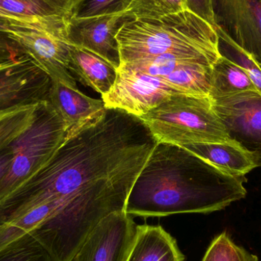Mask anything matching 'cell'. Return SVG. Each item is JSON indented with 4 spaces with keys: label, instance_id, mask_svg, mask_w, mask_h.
I'll list each match as a JSON object with an SVG mask.
<instances>
[{
    "label": "cell",
    "instance_id": "6da1fadb",
    "mask_svg": "<svg viewBox=\"0 0 261 261\" xmlns=\"http://www.w3.org/2000/svg\"><path fill=\"white\" fill-rule=\"evenodd\" d=\"M156 143L140 118L107 109L96 120L66 137L36 174L0 202V225L50 201H59L63 207L74 201L130 193Z\"/></svg>",
    "mask_w": 261,
    "mask_h": 261
},
{
    "label": "cell",
    "instance_id": "7a4b0ae2",
    "mask_svg": "<svg viewBox=\"0 0 261 261\" xmlns=\"http://www.w3.org/2000/svg\"><path fill=\"white\" fill-rule=\"evenodd\" d=\"M245 181L185 147L156 143L132 187L125 211L144 218L210 214L245 198Z\"/></svg>",
    "mask_w": 261,
    "mask_h": 261
},
{
    "label": "cell",
    "instance_id": "3957f363",
    "mask_svg": "<svg viewBox=\"0 0 261 261\" xmlns=\"http://www.w3.org/2000/svg\"><path fill=\"white\" fill-rule=\"evenodd\" d=\"M117 39L121 64L164 54L197 57L214 63L221 56L216 29L189 9L161 18L130 20Z\"/></svg>",
    "mask_w": 261,
    "mask_h": 261
},
{
    "label": "cell",
    "instance_id": "277c9868",
    "mask_svg": "<svg viewBox=\"0 0 261 261\" xmlns=\"http://www.w3.org/2000/svg\"><path fill=\"white\" fill-rule=\"evenodd\" d=\"M158 143L182 146L229 141L210 96H171L140 117Z\"/></svg>",
    "mask_w": 261,
    "mask_h": 261
},
{
    "label": "cell",
    "instance_id": "5b68a950",
    "mask_svg": "<svg viewBox=\"0 0 261 261\" xmlns=\"http://www.w3.org/2000/svg\"><path fill=\"white\" fill-rule=\"evenodd\" d=\"M67 136V126L48 101L41 102L30 126L12 142L15 156L0 181V202L36 174Z\"/></svg>",
    "mask_w": 261,
    "mask_h": 261
},
{
    "label": "cell",
    "instance_id": "8992f818",
    "mask_svg": "<svg viewBox=\"0 0 261 261\" xmlns=\"http://www.w3.org/2000/svg\"><path fill=\"white\" fill-rule=\"evenodd\" d=\"M180 95L163 78L120 66L113 88L102 99L107 109H116L140 118L169 98Z\"/></svg>",
    "mask_w": 261,
    "mask_h": 261
},
{
    "label": "cell",
    "instance_id": "52a82bcc",
    "mask_svg": "<svg viewBox=\"0 0 261 261\" xmlns=\"http://www.w3.org/2000/svg\"><path fill=\"white\" fill-rule=\"evenodd\" d=\"M230 139L239 143L261 167V95L257 90L211 99Z\"/></svg>",
    "mask_w": 261,
    "mask_h": 261
},
{
    "label": "cell",
    "instance_id": "ba28073f",
    "mask_svg": "<svg viewBox=\"0 0 261 261\" xmlns=\"http://www.w3.org/2000/svg\"><path fill=\"white\" fill-rule=\"evenodd\" d=\"M50 76L29 56L0 63V113L48 101Z\"/></svg>",
    "mask_w": 261,
    "mask_h": 261
},
{
    "label": "cell",
    "instance_id": "9c48e42d",
    "mask_svg": "<svg viewBox=\"0 0 261 261\" xmlns=\"http://www.w3.org/2000/svg\"><path fill=\"white\" fill-rule=\"evenodd\" d=\"M133 19L127 12L89 18H69L66 21L64 39L70 45L96 54L119 69L121 53L117 36L124 24Z\"/></svg>",
    "mask_w": 261,
    "mask_h": 261
},
{
    "label": "cell",
    "instance_id": "30bf717a",
    "mask_svg": "<svg viewBox=\"0 0 261 261\" xmlns=\"http://www.w3.org/2000/svg\"><path fill=\"white\" fill-rule=\"evenodd\" d=\"M216 29L261 65V0H210Z\"/></svg>",
    "mask_w": 261,
    "mask_h": 261
},
{
    "label": "cell",
    "instance_id": "8fae6325",
    "mask_svg": "<svg viewBox=\"0 0 261 261\" xmlns=\"http://www.w3.org/2000/svg\"><path fill=\"white\" fill-rule=\"evenodd\" d=\"M136 228L125 211L112 213L90 232L70 261H126Z\"/></svg>",
    "mask_w": 261,
    "mask_h": 261
},
{
    "label": "cell",
    "instance_id": "7c38bea8",
    "mask_svg": "<svg viewBox=\"0 0 261 261\" xmlns=\"http://www.w3.org/2000/svg\"><path fill=\"white\" fill-rule=\"evenodd\" d=\"M51 81L77 88L76 80L69 70L70 44L61 35L45 31L21 29L9 33Z\"/></svg>",
    "mask_w": 261,
    "mask_h": 261
},
{
    "label": "cell",
    "instance_id": "4fadbf2b",
    "mask_svg": "<svg viewBox=\"0 0 261 261\" xmlns=\"http://www.w3.org/2000/svg\"><path fill=\"white\" fill-rule=\"evenodd\" d=\"M48 102L60 115L67 126V136L74 135L105 113L102 99L86 96L78 88L51 81Z\"/></svg>",
    "mask_w": 261,
    "mask_h": 261
},
{
    "label": "cell",
    "instance_id": "5bb4252c",
    "mask_svg": "<svg viewBox=\"0 0 261 261\" xmlns=\"http://www.w3.org/2000/svg\"><path fill=\"white\" fill-rule=\"evenodd\" d=\"M176 239L161 225H137L126 261H185Z\"/></svg>",
    "mask_w": 261,
    "mask_h": 261
},
{
    "label": "cell",
    "instance_id": "9a60e30c",
    "mask_svg": "<svg viewBox=\"0 0 261 261\" xmlns=\"http://www.w3.org/2000/svg\"><path fill=\"white\" fill-rule=\"evenodd\" d=\"M69 70L84 85L103 95L110 91L118 76L111 63L87 49L70 44Z\"/></svg>",
    "mask_w": 261,
    "mask_h": 261
},
{
    "label": "cell",
    "instance_id": "2e32d148",
    "mask_svg": "<svg viewBox=\"0 0 261 261\" xmlns=\"http://www.w3.org/2000/svg\"><path fill=\"white\" fill-rule=\"evenodd\" d=\"M182 147L232 176H245L257 167L251 153L231 139L221 142L188 144Z\"/></svg>",
    "mask_w": 261,
    "mask_h": 261
},
{
    "label": "cell",
    "instance_id": "e0dca14e",
    "mask_svg": "<svg viewBox=\"0 0 261 261\" xmlns=\"http://www.w3.org/2000/svg\"><path fill=\"white\" fill-rule=\"evenodd\" d=\"M248 72L221 55L212 67L210 99L233 96L247 91H256Z\"/></svg>",
    "mask_w": 261,
    "mask_h": 261
},
{
    "label": "cell",
    "instance_id": "ac0fdd59",
    "mask_svg": "<svg viewBox=\"0 0 261 261\" xmlns=\"http://www.w3.org/2000/svg\"><path fill=\"white\" fill-rule=\"evenodd\" d=\"M212 67L203 63L189 62L163 79L180 95L207 97L211 87Z\"/></svg>",
    "mask_w": 261,
    "mask_h": 261
},
{
    "label": "cell",
    "instance_id": "d6986e66",
    "mask_svg": "<svg viewBox=\"0 0 261 261\" xmlns=\"http://www.w3.org/2000/svg\"><path fill=\"white\" fill-rule=\"evenodd\" d=\"M76 0H0V7L21 18H69Z\"/></svg>",
    "mask_w": 261,
    "mask_h": 261
},
{
    "label": "cell",
    "instance_id": "ffe728a7",
    "mask_svg": "<svg viewBox=\"0 0 261 261\" xmlns=\"http://www.w3.org/2000/svg\"><path fill=\"white\" fill-rule=\"evenodd\" d=\"M189 62H200L213 65L214 62L205 58L176 54H164L158 56L135 60L121 64L120 66L141 72L156 77L165 78L182 64Z\"/></svg>",
    "mask_w": 261,
    "mask_h": 261
},
{
    "label": "cell",
    "instance_id": "44dd1931",
    "mask_svg": "<svg viewBox=\"0 0 261 261\" xmlns=\"http://www.w3.org/2000/svg\"><path fill=\"white\" fill-rule=\"evenodd\" d=\"M41 102L15 107L0 113V151L10 145L30 126Z\"/></svg>",
    "mask_w": 261,
    "mask_h": 261
},
{
    "label": "cell",
    "instance_id": "7402d4cb",
    "mask_svg": "<svg viewBox=\"0 0 261 261\" xmlns=\"http://www.w3.org/2000/svg\"><path fill=\"white\" fill-rule=\"evenodd\" d=\"M0 261H55L32 234H25L0 249Z\"/></svg>",
    "mask_w": 261,
    "mask_h": 261
},
{
    "label": "cell",
    "instance_id": "603a6c76",
    "mask_svg": "<svg viewBox=\"0 0 261 261\" xmlns=\"http://www.w3.org/2000/svg\"><path fill=\"white\" fill-rule=\"evenodd\" d=\"M256 254L238 245L227 231L212 241L202 261H258Z\"/></svg>",
    "mask_w": 261,
    "mask_h": 261
},
{
    "label": "cell",
    "instance_id": "cb8c5ba5",
    "mask_svg": "<svg viewBox=\"0 0 261 261\" xmlns=\"http://www.w3.org/2000/svg\"><path fill=\"white\" fill-rule=\"evenodd\" d=\"M219 38V51L222 56L243 67L251 77L256 90L261 95V65L251 55L234 44L222 31L216 29Z\"/></svg>",
    "mask_w": 261,
    "mask_h": 261
},
{
    "label": "cell",
    "instance_id": "d4e9b609",
    "mask_svg": "<svg viewBox=\"0 0 261 261\" xmlns=\"http://www.w3.org/2000/svg\"><path fill=\"white\" fill-rule=\"evenodd\" d=\"M188 9L186 0H132L126 12L135 19L156 18Z\"/></svg>",
    "mask_w": 261,
    "mask_h": 261
},
{
    "label": "cell",
    "instance_id": "484cf974",
    "mask_svg": "<svg viewBox=\"0 0 261 261\" xmlns=\"http://www.w3.org/2000/svg\"><path fill=\"white\" fill-rule=\"evenodd\" d=\"M132 0H76L70 18L114 15L126 12Z\"/></svg>",
    "mask_w": 261,
    "mask_h": 261
},
{
    "label": "cell",
    "instance_id": "4316f807",
    "mask_svg": "<svg viewBox=\"0 0 261 261\" xmlns=\"http://www.w3.org/2000/svg\"><path fill=\"white\" fill-rule=\"evenodd\" d=\"M0 19L12 21L21 24L30 29L45 31L57 35L64 36L66 21L68 18H56L51 20L33 19V18H21L9 13L0 7Z\"/></svg>",
    "mask_w": 261,
    "mask_h": 261
},
{
    "label": "cell",
    "instance_id": "83f0119b",
    "mask_svg": "<svg viewBox=\"0 0 261 261\" xmlns=\"http://www.w3.org/2000/svg\"><path fill=\"white\" fill-rule=\"evenodd\" d=\"M24 55L18 43L7 32H0V63Z\"/></svg>",
    "mask_w": 261,
    "mask_h": 261
},
{
    "label": "cell",
    "instance_id": "f1b7e54d",
    "mask_svg": "<svg viewBox=\"0 0 261 261\" xmlns=\"http://www.w3.org/2000/svg\"><path fill=\"white\" fill-rule=\"evenodd\" d=\"M186 3L189 10L206 21L216 29L210 0H186Z\"/></svg>",
    "mask_w": 261,
    "mask_h": 261
},
{
    "label": "cell",
    "instance_id": "f546056e",
    "mask_svg": "<svg viewBox=\"0 0 261 261\" xmlns=\"http://www.w3.org/2000/svg\"><path fill=\"white\" fill-rule=\"evenodd\" d=\"M15 156L12 143L0 151V181L6 176L10 168L11 164Z\"/></svg>",
    "mask_w": 261,
    "mask_h": 261
},
{
    "label": "cell",
    "instance_id": "4dcf8cb0",
    "mask_svg": "<svg viewBox=\"0 0 261 261\" xmlns=\"http://www.w3.org/2000/svg\"><path fill=\"white\" fill-rule=\"evenodd\" d=\"M28 29V28L21 25V24H16V23L12 22V21L0 19V32L12 33V32H15V31L21 30V29Z\"/></svg>",
    "mask_w": 261,
    "mask_h": 261
}]
</instances>
